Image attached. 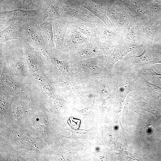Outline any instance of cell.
Returning a JSON list of instances; mask_svg holds the SVG:
<instances>
[{
	"label": "cell",
	"instance_id": "6da1fadb",
	"mask_svg": "<svg viewBox=\"0 0 161 161\" xmlns=\"http://www.w3.org/2000/svg\"><path fill=\"white\" fill-rule=\"evenodd\" d=\"M107 16L114 28L124 35L137 17L119 0H106Z\"/></svg>",
	"mask_w": 161,
	"mask_h": 161
},
{
	"label": "cell",
	"instance_id": "7a4b0ae2",
	"mask_svg": "<svg viewBox=\"0 0 161 161\" xmlns=\"http://www.w3.org/2000/svg\"><path fill=\"white\" fill-rule=\"evenodd\" d=\"M54 5L61 17L76 19L106 26L90 11L79 4L78 5L76 4L69 6L56 2L54 3Z\"/></svg>",
	"mask_w": 161,
	"mask_h": 161
},
{
	"label": "cell",
	"instance_id": "3957f363",
	"mask_svg": "<svg viewBox=\"0 0 161 161\" xmlns=\"http://www.w3.org/2000/svg\"><path fill=\"white\" fill-rule=\"evenodd\" d=\"M91 42L76 28L68 24L61 47L64 50L72 52L73 53Z\"/></svg>",
	"mask_w": 161,
	"mask_h": 161
},
{
	"label": "cell",
	"instance_id": "277c9868",
	"mask_svg": "<svg viewBox=\"0 0 161 161\" xmlns=\"http://www.w3.org/2000/svg\"><path fill=\"white\" fill-rule=\"evenodd\" d=\"M0 18L8 21H22L24 22H32L38 24L44 20L40 11L21 9L1 12Z\"/></svg>",
	"mask_w": 161,
	"mask_h": 161
},
{
	"label": "cell",
	"instance_id": "5b68a950",
	"mask_svg": "<svg viewBox=\"0 0 161 161\" xmlns=\"http://www.w3.org/2000/svg\"><path fill=\"white\" fill-rule=\"evenodd\" d=\"M96 33V41L116 45L124 40L123 34L114 29L97 23H94Z\"/></svg>",
	"mask_w": 161,
	"mask_h": 161
},
{
	"label": "cell",
	"instance_id": "8992f818",
	"mask_svg": "<svg viewBox=\"0 0 161 161\" xmlns=\"http://www.w3.org/2000/svg\"><path fill=\"white\" fill-rule=\"evenodd\" d=\"M129 58L133 62V64L146 66L161 63V54L154 49L151 45H145L144 51L142 54L132 56Z\"/></svg>",
	"mask_w": 161,
	"mask_h": 161
},
{
	"label": "cell",
	"instance_id": "52a82bcc",
	"mask_svg": "<svg viewBox=\"0 0 161 161\" xmlns=\"http://www.w3.org/2000/svg\"><path fill=\"white\" fill-rule=\"evenodd\" d=\"M39 24L24 22L23 27L24 39L35 46L44 49L45 44Z\"/></svg>",
	"mask_w": 161,
	"mask_h": 161
},
{
	"label": "cell",
	"instance_id": "ba28073f",
	"mask_svg": "<svg viewBox=\"0 0 161 161\" xmlns=\"http://www.w3.org/2000/svg\"><path fill=\"white\" fill-rule=\"evenodd\" d=\"M143 45L139 42L123 40L115 46L113 52L109 56V63H115L128 52L133 49L141 47Z\"/></svg>",
	"mask_w": 161,
	"mask_h": 161
},
{
	"label": "cell",
	"instance_id": "9c48e42d",
	"mask_svg": "<svg viewBox=\"0 0 161 161\" xmlns=\"http://www.w3.org/2000/svg\"><path fill=\"white\" fill-rule=\"evenodd\" d=\"M24 22L22 21H12L9 26L0 33V44L13 39L24 38Z\"/></svg>",
	"mask_w": 161,
	"mask_h": 161
},
{
	"label": "cell",
	"instance_id": "30bf717a",
	"mask_svg": "<svg viewBox=\"0 0 161 161\" xmlns=\"http://www.w3.org/2000/svg\"><path fill=\"white\" fill-rule=\"evenodd\" d=\"M143 19L138 17L135 18L124 34V40L139 42L145 45L142 29Z\"/></svg>",
	"mask_w": 161,
	"mask_h": 161
},
{
	"label": "cell",
	"instance_id": "8fae6325",
	"mask_svg": "<svg viewBox=\"0 0 161 161\" xmlns=\"http://www.w3.org/2000/svg\"><path fill=\"white\" fill-rule=\"evenodd\" d=\"M67 23L76 28L90 41H96V33L94 23L79 19L63 18Z\"/></svg>",
	"mask_w": 161,
	"mask_h": 161
},
{
	"label": "cell",
	"instance_id": "7c38bea8",
	"mask_svg": "<svg viewBox=\"0 0 161 161\" xmlns=\"http://www.w3.org/2000/svg\"><path fill=\"white\" fill-rule=\"evenodd\" d=\"M78 4L92 13L110 29H114L109 18L106 11L91 0H78Z\"/></svg>",
	"mask_w": 161,
	"mask_h": 161
},
{
	"label": "cell",
	"instance_id": "4fadbf2b",
	"mask_svg": "<svg viewBox=\"0 0 161 161\" xmlns=\"http://www.w3.org/2000/svg\"><path fill=\"white\" fill-rule=\"evenodd\" d=\"M161 25V21L160 20L148 18L143 19L142 29L145 45H152L155 35Z\"/></svg>",
	"mask_w": 161,
	"mask_h": 161
},
{
	"label": "cell",
	"instance_id": "5bb4252c",
	"mask_svg": "<svg viewBox=\"0 0 161 161\" xmlns=\"http://www.w3.org/2000/svg\"><path fill=\"white\" fill-rule=\"evenodd\" d=\"M54 39L57 49L61 48L68 25L63 18L52 19Z\"/></svg>",
	"mask_w": 161,
	"mask_h": 161
},
{
	"label": "cell",
	"instance_id": "9a60e30c",
	"mask_svg": "<svg viewBox=\"0 0 161 161\" xmlns=\"http://www.w3.org/2000/svg\"><path fill=\"white\" fill-rule=\"evenodd\" d=\"M137 17L148 18L146 4L144 0H119Z\"/></svg>",
	"mask_w": 161,
	"mask_h": 161
},
{
	"label": "cell",
	"instance_id": "2e32d148",
	"mask_svg": "<svg viewBox=\"0 0 161 161\" xmlns=\"http://www.w3.org/2000/svg\"><path fill=\"white\" fill-rule=\"evenodd\" d=\"M52 19L47 18L39 24L45 44L51 48L54 47L55 44Z\"/></svg>",
	"mask_w": 161,
	"mask_h": 161
},
{
	"label": "cell",
	"instance_id": "e0dca14e",
	"mask_svg": "<svg viewBox=\"0 0 161 161\" xmlns=\"http://www.w3.org/2000/svg\"><path fill=\"white\" fill-rule=\"evenodd\" d=\"M41 13L44 20L47 18L56 19L61 18L60 14L51 0H44Z\"/></svg>",
	"mask_w": 161,
	"mask_h": 161
},
{
	"label": "cell",
	"instance_id": "ac0fdd59",
	"mask_svg": "<svg viewBox=\"0 0 161 161\" xmlns=\"http://www.w3.org/2000/svg\"><path fill=\"white\" fill-rule=\"evenodd\" d=\"M146 10L148 18H152L153 16L161 13V1H154L146 4Z\"/></svg>",
	"mask_w": 161,
	"mask_h": 161
},
{
	"label": "cell",
	"instance_id": "d6986e66",
	"mask_svg": "<svg viewBox=\"0 0 161 161\" xmlns=\"http://www.w3.org/2000/svg\"><path fill=\"white\" fill-rule=\"evenodd\" d=\"M143 74L151 81L158 86H161V74L157 73L151 68L146 69Z\"/></svg>",
	"mask_w": 161,
	"mask_h": 161
},
{
	"label": "cell",
	"instance_id": "ffe728a7",
	"mask_svg": "<svg viewBox=\"0 0 161 161\" xmlns=\"http://www.w3.org/2000/svg\"><path fill=\"white\" fill-rule=\"evenodd\" d=\"M18 7L20 9L25 10H34L35 5L33 2L32 0H16Z\"/></svg>",
	"mask_w": 161,
	"mask_h": 161
},
{
	"label": "cell",
	"instance_id": "44dd1931",
	"mask_svg": "<svg viewBox=\"0 0 161 161\" xmlns=\"http://www.w3.org/2000/svg\"><path fill=\"white\" fill-rule=\"evenodd\" d=\"M144 82L150 91L159 97H161V88L144 80Z\"/></svg>",
	"mask_w": 161,
	"mask_h": 161
},
{
	"label": "cell",
	"instance_id": "7402d4cb",
	"mask_svg": "<svg viewBox=\"0 0 161 161\" xmlns=\"http://www.w3.org/2000/svg\"><path fill=\"white\" fill-rule=\"evenodd\" d=\"M14 0L15 1L16 0Z\"/></svg>",
	"mask_w": 161,
	"mask_h": 161
}]
</instances>
